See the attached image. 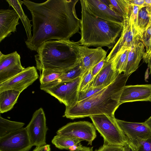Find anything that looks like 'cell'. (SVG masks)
Segmentation results:
<instances>
[{
	"instance_id": "1",
	"label": "cell",
	"mask_w": 151,
	"mask_h": 151,
	"mask_svg": "<svg viewBox=\"0 0 151 151\" xmlns=\"http://www.w3.org/2000/svg\"><path fill=\"white\" fill-rule=\"evenodd\" d=\"M78 0H48L37 3L24 0L32 16L33 34L25 41L28 48L37 51L44 42L52 40H69L79 32L80 19L75 7Z\"/></svg>"
},
{
	"instance_id": "2",
	"label": "cell",
	"mask_w": 151,
	"mask_h": 151,
	"mask_svg": "<svg viewBox=\"0 0 151 151\" xmlns=\"http://www.w3.org/2000/svg\"><path fill=\"white\" fill-rule=\"evenodd\" d=\"M130 75L119 74L110 84L91 97L66 107L63 116L73 119L106 114L115 116L119 99Z\"/></svg>"
},
{
	"instance_id": "3",
	"label": "cell",
	"mask_w": 151,
	"mask_h": 151,
	"mask_svg": "<svg viewBox=\"0 0 151 151\" xmlns=\"http://www.w3.org/2000/svg\"><path fill=\"white\" fill-rule=\"evenodd\" d=\"M84 46L69 40H50L43 43L35 55L37 68L40 73L50 70L64 73L81 62Z\"/></svg>"
},
{
	"instance_id": "4",
	"label": "cell",
	"mask_w": 151,
	"mask_h": 151,
	"mask_svg": "<svg viewBox=\"0 0 151 151\" xmlns=\"http://www.w3.org/2000/svg\"><path fill=\"white\" fill-rule=\"evenodd\" d=\"M81 7L80 44L87 47H113L121 33L123 23L97 17L87 8L84 0H80Z\"/></svg>"
},
{
	"instance_id": "5",
	"label": "cell",
	"mask_w": 151,
	"mask_h": 151,
	"mask_svg": "<svg viewBox=\"0 0 151 151\" xmlns=\"http://www.w3.org/2000/svg\"><path fill=\"white\" fill-rule=\"evenodd\" d=\"M96 130L104 140V143L109 145L124 147L128 140L119 126L115 116L106 114L89 117Z\"/></svg>"
},
{
	"instance_id": "6",
	"label": "cell",
	"mask_w": 151,
	"mask_h": 151,
	"mask_svg": "<svg viewBox=\"0 0 151 151\" xmlns=\"http://www.w3.org/2000/svg\"><path fill=\"white\" fill-rule=\"evenodd\" d=\"M83 75L71 81L58 83L40 89L57 99L66 107H69L77 102L79 86Z\"/></svg>"
},
{
	"instance_id": "7",
	"label": "cell",
	"mask_w": 151,
	"mask_h": 151,
	"mask_svg": "<svg viewBox=\"0 0 151 151\" xmlns=\"http://www.w3.org/2000/svg\"><path fill=\"white\" fill-rule=\"evenodd\" d=\"M123 26L121 36L106 57L107 61L113 60L118 53L130 49L141 38L136 29L132 16L124 17Z\"/></svg>"
},
{
	"instance_id": "8",
	"label": "cell",
	"mask_w": 151,
	"mask_h": 151,
	"mask_svg": "<svg viewBox=\"0 0 151 151\" xmlns=\"http://www.w3.org/2000/svg\"><path fill=\"white\" fill-rule=\"evenodd\" d=\"M57 134L85 140L92 145L96 137V129L89 122L80 121L68 123L59 129Z\"/></svg>"
},
{
	"instance_id": "9",
	"label": "cell",
	"mask_w": 151,
	"mask_h": 151,
	"mask_svg": "<svg viewBox=\"0 0 151 151\" xmlns=\"http://www.w3.org/2000/svg\"><path fill=\"white\" fill-rule=\"evenodd\" d=\"M32 145L36 147L46 144V135L47 131L44 111L42 108L36 110L32 119L25 127Z\"/></svg>"
},
{
	"instance_id": "10",
	"label": "cell",
	"mask_w": 151,
	"mask_h": 151,
	"mask_svg": "<svg viewBox=\"0 0 151 151\" xmlns=\"http://www.w3.org/2000/svg\"><path fill=\"white\" fill-rule=\"evenodd\" d=\"M32 146L25 127L0 137V151H28Z\"/></svg>"
},
{
	"instance_id": "11",
	"label": "cell",
	"mask_w": 151,
	"mask_h": 151,
	"mask_svg": "<svg viewBox=\"0 0 151 151\" xmlns=\"http://www.w3.org/2000/svg\"><path fill=\"white\" fill-rule=\"evenodd\" d=\"M39 77L35 66L28 67L13 77L0 83V92L7 90L14 89L21 93L32 84Z\"/></svg>"
},
{
	"instance_id": "12",
	"label": "cell",
	"mask_w": 151,
	"mask_h": 151,
	"mask_svg": "<svg viewBox=\"0 0 151 151\" xmlns=\"http://www.w3.org/2000/svg\"><path fill=\"white\" fill-rule=\"evenodd\" d=\"M119 126L127 137L129 143L134 146L151 136V130L144 122L138 123L116 119Z\"/></svg>"
},
{
	"instance_id": "13",
	"label": "cell",
	"mask_w": 151,
	"mask_h": 151,
	"mask_svg": "<svg viewBox=\"0 0 151 151\" xmlns=\"http://www.w3.org/2000/svg\"><path fill=\"white\" fill-rule=\"evenodd\" d=\"M20 55L15 51L5 55L0 52V83L13 77L24 70Z\"/></svg>"
},
{
	"instance_id": "14",
	"label": "cell",
	"mask_w": 151,
	"mask_h": 151,
	"mask_svg": "<svg viewBox=\"0 0 151 151\" xmlns=\"http://www.w3.org/2000/svg\"><path fill=\"white\" fill-rule=\"evenodd\" d=\"M136 101H151V84L124 86L119 100L120 104Z\"/></svg>"
},
{
	"instance_id": "15",
	"label": "cell",
	"mask_w": 151,
	"mask_h": 151,
	"mask_svg": "<svg viewBox=\"0 0 151 151\" xmlns=\"http://www.w3.org/2000/svg\"><path fill=\"white\" fill-rule=\"evenodd\" d=\"M84 0L88 9L94 16L104 19L123 23V17L104 4L100 0Z\"/></svg>"
},
{
	"instance_id": "16",
	"label": "cell",
	"mask_w": 151,
	"mask_h": 151,
	"mask_svg": "<svg viewBox=\"0 0 151 151\" xmlns=\"http://www.w3.org/2000/svg\"><path fill=\"white\" fill-rule=\"evenodd\" d=\"M19 17L13 9L0 10V42L9 37L12 32L17 31L16 27L19 24Z\"/></svg>"
},
{
	"instance_id": "17",
	"label": "cell",
	"mask_w": 151,
	"mask_h": 151,
	"mask_svg": "<svg viewBox=\"0 0 151 151\" xmlns=\"http://www.w3.org/2000/svg\"><path fill=\"white\" fill-rule=\"evenodd\" d=\"M119 74L114 68L113 59L109 61L106 60L101 71L83 89L89 87L103 86L106 87L112 83Z\"/></svg>"
},
{
	"instance_id": "18",
	"label": "cell",
	"mask_w": 151,
	"mask_h": 151,
	"mask_svg": "<svg viewBox=\"0 0 151 151\" xmlns=\"http://www.w3.org/2000/svg\"><path fill=\"white\" fill-rule=\"evenodd\" d=\"M145 46L140 39L130 49L124 73L130 75L138 68L141 60L143 58L145 51Z\"/></svg>"
},
{
	"instance_id": "19",
	"label": "cell",
	"mask_w": 151,
	"mask_h": 151,
	"mask_svg": "<svg viewBox=\"0 0 151 151\" xmlns=\"http://www.w3.org/2000/svg\"><path fill=\"white\" fill-rule=\"evenodd\" d=\"M107 52L101 47L90 48L84 46L83 55L81 60L83 69L86 72L106 59Z\"/></svg>"
},
{
	"instance_id": "20",
	"label": "cell",
	"mask_w": 151,
	"mask_h": 151,
	"mask_svg": "<svg viewBox=\"0 0 151 151\" xmlns=\"http://www.w3.org/2000/svg\"><path fill=\"white\" fill-rule=\"evenodd\" d=\"M21 92L17 90L9 89L0 92V113L7 112L13 108Z\"/></svg>"
},
{
	"instance_id": "21",
	"label": "cell",
	"mask_w": 151,
	"mask_h": 151,
	"mask_svg": "<svg viewBox=\"0 0 151 151\" xmlns=\"http://www.w3.org/2000/svg\"><path fill=\"white\" fill-rule=\"evenodd\" d=\"M6 1L9 4V6H12L17 13L25 29L27 37V40H30L32 36L31 33V27L32 25L30 23L32 20L29 19L22 9V6L23 4V1L20 0H6Z\"/></svg>"
},
{
	"instance_id": "22",
	"label": "cell",
	"mask_w": 151,
	"mask_h": 151,
	"mask_svg": "<svg viewBox=\"0 0 151 151\" xmlns=\"http://www.w3.org/2000/svg\"><path fill=\"white\" fill-rule=\"evenodd\" d=\"M85 73V72L83 68L81 62L74 68L63 73L56 80L47 85H40V88L49 86L58 83L73 80L81 76Z\"/></svg>"
},
{
	"instance_id": "23",
	"label": "cell",
	"mask_w": 151,
	"mask_h": 151,
	"mask_svg": "<svg viewBox=\"0 0 151 151\" xmlns=\"http://www.w3.org/2000/svg\"><path fill=\"white\" fill-rule=\"evenodd\" d=\"M24 123L10 121L0 116V137L17 131L23 127Z\"/></svg>"
},
{
	"instance_id": "24",
	"label": "cell",
	"mask_w": 151,
	"mask_h": 151,
	"mask_svg": "<svg viewBox=\"0 0 151 151\" xmlns=\"http://www.w3.org/2000/svg\"><path fill=\"white\" fill-rule=\"evenodd\" d=\"M81 141H82L77 138L57 134L53 138L52 143L58 149L68 150L70 147Z\"/></svg>"
},
{
	"instance_id": "25",
	"label": "cell",
	"mask_w": 151,
	"mask_h": 151,
	"mask_svg": "<svg viewBox=\"0 0 151 151\" xmlns=\"http://www.w3.org/2000/svg\"><path fill=\"white\" fill-rule=\"evenodd\" d=\"M151 14V6L139 9L138 13V30L140 38L150 22Z\"/></svg>"
},
{
	"instance_id": "26",
	"label": "cell",
	"mask_w": 151,
	"mask_h": 151,
	"mask_svg": "<svg viewBox=\"0 0 151 151\" xmlns=\"http://www.w3.org/2000/svg\"><path fill=\"white\" fill-rule=\"evenodd\" d=\"M113 10L124 17L130 15L131 5L128 0H109Z\"/></svg>"
},
{
	"instance_id": "27",
	"label": "cell",
	"mask_w": 151,
	"mask_h": 151,
	"mask_svg": "<svg viewBox=\"0 0 151 151\" xmlns=\"http://www.w3.org/2000/svg\"><path fill=\"white\" fill-rule=\"evenodd\" d=\"M145 48L144 61L147 63L151 56V24L148 25L140 38Z\"/></svg>"
},
{
	"instance_id": "28",
	"label": "cell",
	"mask_w": 151,
	"mask_h": 151,
	"mask_svg": "<svg viewBox=\"0 0 151 151\" xmlns=\"http://www.w3.org/2000/svg\"><path fill=\"white\" fill-rule=\"evenodd\" d=\"M130 49L118 53L113 59L114 68L116 72L120 74L124 70Z\"/></svg>"
},
{
	"instance_id": "29",
	"label": "cell",
	"mask_w": 151,
	"mask_h": 151,
	"mask_svg": "<svg viewBox=\"0 0 151 151\" xmlns=\"http://www.w3.org/2000/svg\"><path fill=\"white\" fill-rule=\"evenodd\" d=\"M63 73L50 70H44L40 73V85L50 83L58 79Z\"/></svg>"
},
{
	"instance_id": "30",
	"label": "cell",
	"mask_w": 151,
	"mask_h": 151,
	"mask_svg": "<svg viewBox=\"0 0 151 151\" xmlns=\"http://www.w3.org/2000/svg\"><path fill=\"white\" fill-rule=\"evenodd\" d=\"M105 87L100 86L96 87H89L79 91L78 93L77 102L84 100L101 90Z\"/></svg>"
},
{
	"instance_id": "31",
	"label": "cell",
	"mask_w": 151,
	"mask_h": 151,
	"mask_svg": "<svg viewBox=\"0 0 151 151\" xmlns=\"http://www.w3.org/2000/svg\"><path fill=\"white\" fill-rule=\"evenodd\" d=\"M92 69L86 71L83 75L79 83L78 91L83 90L94 78L92 73Z\"/></svg>"
},
{
	"instance_id": "32",
	"label": "cell",
	"mask_w": 151,
	"mask_h": 151,
	"mask_svg": "<svg viewBox=\"0 0 151 151\" xmlns=\"http://www.w3.org/2000/svg\"><path fill=\"white\" fill-rule=\"evenodd\" d=\"M135 151H151V136L134 146Z\"/></svg>"
},
{
	"instance_id": "33",
	"label": "cell",
	"mask_w": 151,
	"mask_h": 151,
	"mask_svg": "<svg viewBox=\"0 0 151 151\" xmlns=\"http://www.w3.org/2000/svg\"><path fill=\"white\" fill-rule=\"evenodd\" d=\"M131 5L130 13L132 17L135 28L138 32V19L139 8V6L135 5Z\"/></svg>"
},
{
	"instance_id": "34",
	"label": "cell",
	"mask_w": 151,
	"mask_h": 151,
	"mask_svg": "<svg viewBox=\"0 0 151 151\" xmlns=\"http://www.w3.org/2000/svg\"><path fill=\"white\" fill-rule=\"evenodd\" d=\"M122 147L110 146L104 144L103 145L94 151H118Z\"/></svg>"
},
{
	"instance_id": "35",
	"label": "cell",
	"mask_w": 151,
	"mask_h": 151,
	"mask_svg": "<svg viewBox=\"0 0 151 151\" xmlns=\"http://www.w3.org/2000/svg\"><path fill=\"white\" fill-rule=\"evenodd\" d=\"M106 62V59H104L95 65L92 69V73L94 76H96L101 71Z\"/></svg>"
},
{
	"instance_id": "36",
	"label": "cell",
	"mask_w": 151,
	"mask_h": 151,
	"mask_svg": "<svg viewBox=\"0 0 151 151\" xmlns=\"http://www.w3.org/2000/svg\"><path fill=\"white\" fill-rule=\"evenodd\" d=\"M128 1L131 5H133L137 6L139 7L140 9L146 6L145 0H129Z\"/></svg>"
},
{
	"instance_id": "37",
	"label": "cell",
	"mask_w": 151,
	"mask_h": 151,
	"mask_svg": "<svg viewBox=\"0 0 151 151\" xmlns=\"http://www.w3.org/2000/svg\"><path fill=\"white\" fill-rule=\"evenodd\" d=\"M88 147L83 146L80 143H79L70 147L68 150L70 151H74L78 150H84L88 149Z\"/></svg>"
},
{
	"instance_id": "38",
	"label": "cell",
	"mask_w": 151,
	"mask_h": 151,
	"mask_svg": "<svg viewBox=\"0 0 151 151\" xmlns=\"http://www.w3.org/2000/svg\"><path fill=\"white\" fill-rule=\"evenodd\" d=\"M50 145L46 144L36 147L32 151H50Z\"/></svg>"
},
{
	"instance_id": "39",
	"label": "cell",
	"mask_w": 151,
	"mask_h": 151,
	"mask_svg": "<svg viewBox=\"0 0 151 151\" xmlns=\"http://www.w3.org/2000/svg\"><path fill=\"white\" fill-rule=\"evenodd\" d=\"M124 147V151H135L134 147L129 143Z\"/></svg>"
},
{
	"instance_id": "40",
	"label": "cell",
	"mask_w": 151,
	"mask_h": 151,
	"mask_svg": "<svg viewBox=\"0 0 151 151\" xmlns=\"http://www.w3.org/2000/svg\"><path fill=\"white\" fill-rule=\"evenodd\" d=\"M144 123L151 130V116L144 122Z\"/></svg>"
},
{
	"instance_id": "41",
	"label": "cell",
	"mask_w": 151,
	"mask_h": 151,
	"mask_svg": "<svg viewBox=\"0 0 151 151\" xmlns=\"http://www.w3.org/2000/svg\"><path fill=\"white\" fill-rule=\"evenodd\" d=\"M147 63L148 64V66L150 70L149 74L151 76V56Z\"/></svg>"
},
{
	"instance_id": "42",
	"label": "cell",
	"mask_w": 151,
	"mask_h": 151,
	"mask_svg": "<svg viewBox=\"0 0 151 151\" xmlns=\"http://www.w3.org/2000/svg\"><path fill=\"white\" fill-rule=\"evenodd\" d=\"M146 6H151V0H145Z\"/></svg>"
},
{
	"instance_id": "43",
	"label": "cell",
	"mask_w": 151,
	"mask_h": 151,
	"mask_svg": "<svg viewBox=\"0 0 151 151\" xmlns=\"http://www.w3.org/2000/svg\"><path fill=\"white\" fill-rule=\"evenodd\" d=\"M93 147H88V148L84 150H76L74 151H93Z\"/></svg>"
},
{
	"instance_id": "44",
	"label": "cell",
	"mask_w": 151,
	"mask_h": 151,
	"mask_svg": "<svg viewBox=\"0 0 151 151\" xmlns=\"http://www.w3.org/2000/svg\"><path fill=\"white\" fill-rule=\"evenodd\" d=\"M118 151H124V147H122Z\"/></svg>"
},
{
	"instance_id": "45",
	"label": "cell",
	"mask_w": 151,
	"mask_h": 151,
	"mask_svg": "<svg viewBox=\"0 0 151 151\" xmlns=\"http://www.w3.org/2000/svg\"><path fill=\"white\" fill-rule=\"evenodd\" d=\"M151 24V14L150 17V22H149V24H148V25L150 24Z\"/></svg>"
}]
</instances>
